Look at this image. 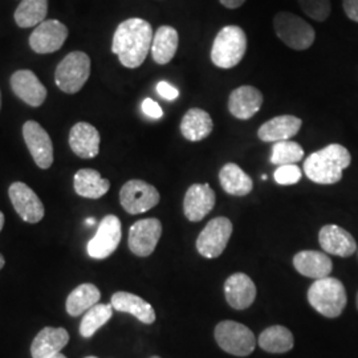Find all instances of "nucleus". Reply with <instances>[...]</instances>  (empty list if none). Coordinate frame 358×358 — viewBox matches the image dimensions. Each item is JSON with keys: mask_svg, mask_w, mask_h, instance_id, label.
<instances>
[{"mask_svg": "<svg viewBox=\"0 0 358 358\" xmlns=\"http://www.w3.org/2000/svg\"><path fill=\"white\" fill-rule=\"evenodd\" d=\"M153 28L150 23L140 17H133L117 27L112 52L118 56L120 63L136 69L143 64L149 52L152 51Z\"/></svg>", "mask_w": 358, "mask_h": 358, "instance_id": "obj_1", "label": "nucleus"}, {"mask_svg": "<svg viewBox=\"0 0 358 358\" xmlns=\"http://www.w3.org/2000/svg\"><path fill=\"white\" fill-rule=\"evenodd\" d=\"M352 162V155L345 146L332 143L310 154L304 161V173L319 185H334L343 179V173Z\"/></svg>", "mask_w": 358, "mask_h": 358, "instance_id": "obj_2", "label": "nucleus"}, {"mask_svg": "<svg viewBox=\"0 0 358 358\" xmlns=\"http://www.w3.org/2000/svg\"><path fill=\"white\" fill-rule=\"evenodd\" d=\"M308 301L322 316L336 319L344 312L348 303L345 287L334 278L319 279L309 287Z\"/></svg>", "mask_w": 358, "mask_h": 358, "instance_id": "obj_3", "label": "nucleus"}, {"mask_svg": "<svg viewBox=\"0 0 358 358\" xmlns=\"http://www.w3.org/2000/svg\"><path fill=\"white\" fill-rule=\"evenodd\" d=\"M247 51V36L241 27L222 28L211 48V62L217 68L230 69L242 62Z\"/></svg>", "mask_w": 358, "mask_h": 358, "instance_id": "obj_4", "label": "nucleus"}, {"mask_svg": "<svg viewBox=\"0 0 358 358\" xmlns=\"http://www.w3.org/2000/svg\"><path fill=\"white\" fill-rule=\"evenodd\" d=\"M276 36L294 51H306L315 43V29L304 19L292 13H279L273 17Z\"/></svg>", "mask_w": 358, "mask_h": 358, "instance_id": "obj_5", "label": "nucleus"}, {"mask_svg": "<svg viewBox=\"0 0 358 358\" xmlns=\"http://www.w3.org/2000/svg\"><path fill=\"white\" fill-rule=\"evenodd\" d=\"M90 57L85 52L68 53L55 71L57 88L68 94L80 92L90 78Z\"/></svg>", "mask_w": 358, "mask_h": 358, "instance_id": "obj_6", "label": "nucleus"}, {"mask_svg": "<svg viewBox=\"0 0 358 358\" xmlns=\"http://www.w3.org/2000/svg\"><path fill=\"white\" fill-rule=\"evenodd\" d=\"M214 334L220 349L232 356L247 357L255 350V334L241 322L222 321L217 324Z\"/></svg>", "mask_w": 358, "mask_h": 358, "instance_id": "obj_7", "label": "nucleus"}, {"mask_svg": "<svg viewBox=\"0 0 358 358\" xmlns=\"http://www.w3.org/2000/svg\"><path fill=\"white\" fill-rule=\"evenodd\" d=\"M159 192L153 185L141 180H128L120 190V202L130 215H137L152 210L159 203Z\"/></svg>", "mask_w": 358, "mask_h": 358, "instance_id": "obj_8", "label": "nucleus"}, {"mask_svg": "<svg viewBox=\"0 0 358 358\" xmlns=\"http://www.w3.org/2000/svg\"><path fill=\"white\" fill-rule=\"evenodd\" d=\"M232 230L234 227L229 217H214L206 224L196 239L198 252L207 259L222 255L229 244Z\"/></svg>", "mask_w": 358, "mask_h": 358, "instance_id": "obj_9", "label": "nucleus"}, {"mask_svg": "<svg viewBox=\"0 0 358 358\" xmlns=\"http://www.w3.org/2000/svg\"><path fill=\"white\" fill-rule=\"evenodd\" d=\"M162 235V224L155 217L136 222L129 230L128 244L130 251L140 257L150 256Z\"/></svg>", "mask_w": 358, "mask_h": 358, "instance_id": "obj_10", "label": "nucleus"}, {"mask_svg": "<svg viewBox=\"0 0 358 358\" xmlns=\"http://www.w3.org/2000/svg\"><path fill=\"white\" fill-rule=\"evenodd\" d=\"M121 236V220L115 215H106L101 220L94 238L88 243L87 251L93 259H106L117 250Z\"/></svg>", "mask_w": 358, "mask_h": 358, "instance_id": "obj_11", "label": "nucleus"}, {"mask_svg": "<svg viewBox=\"0 0 358 358\" xmlns=\"http://www.w3.org/2000/svg\"><path fill=\"white\" fill-rule=\"evenodd\" d=\"M69 31L60 20L51 19L38 24L29 36V47L38 55L53 53L64 45Z\"/></svg>", "mask_w": 358, "mask_h": 358, "instance_id": "obj_12", "label": "nucleus"}, {"mask_svg": "<svg viewBox=\"0 0 358 358\" xmlns=\"http://www.w3.org/2000/svg\"><path fill=\"white\" fill-rule=\"evenodd\" d=\"M23 137L35 164L43 170L50 169L53 164V143L45 129L36 121H27Z\"/></svg>", "mask_w": 358, "mask_h": 358, "instance_id": "obj_13", "label": "nucleus"}, {"mask_svg": "<svg viewBox=\"0 0 358 358\" xmlns=\"http://www.w3.org/2000/svg\"><path fill=\"white\" fill-rule=\"evenodd\" d=\"M8 195L17 215L27 223L35 224L44 217V205L38 194L23 182H13Z\"/></svg>", "mask_w": 358, "mask_h": 358, "instance_id": "obj_14", "label": "nucleus"}, {"mask_svg": "<svg viewBox=\"0 0 358 358\" xmlns=\"http://www.w3.org/2000/svg\"><path fill=\"white\" fill-rule=\"evenodd\" d=\"M215 192L208 183H194L183 199L185 217L190 222H201L215 206Z\"/></svg>", "mask_w": 358, "mask_h": 358, "instance_id": "obj_15", "label": "nucleus"}, {"mask_svg": "<svg viewBox=\"0 0 358 358\" xmlns=\"http://www.w3.org/2000/svg\"><path fill=\"white\" fill-rule=\"evenodd\" d=\"M11 88L16 97H19L23 103L38 108L43 105L47 99V88L41 84L38 77L29 69L16 71L11 76Z\"/></svg>", "mask_w": 358, "mask_h": 358, "instance_id": "obj_16", "label": "nucleus"}, {"mask_svg": "<svg viewBox=\"0 0 358 358\" xmlns=\"http://www.w3.org/2000/svg\"><path fill=\"white\" fill-rule=\"evenodd\" d=\"M321 248L331 255L349 257L357 251L356 239L337 224H327L319 232Z\"/></svg>", "mask_w": 358, "mask_h": 358, "instance_id": "obj_17", "label": "nucleus"}, {"mask_svg": "<svg viewBox=\"0 0 358 358\" xmlns=\"http://www.w3.org/2000/svg\"><path fill=\"white\" fill-rule=\"evenodd\" d=\"M256 285L245 273H234L224 282V296L229 306L236 310L251 307L256 299Z\"/></svg>", "mask_w": 358, "mask_h": 358, "instance_id": "obj_18", "label": "nucleus"}, {"mask_svg": "<svg viewBox=\"0 0 358 358\" xmlns=\"http://www.w3.org/2000/svg\"><path fill=\"white\" fill-rule=\"evenodd\" d=\"M100 133L88 122H77L69 131V146L77 157L90 159L100 153Z\"/></svg>", "mask_w": 358, "mask_h": 358, "instance_id": "obj_19", "label": "nucleus"}, {"mask_svg": "<svg viewBox=\"0 0 358 358\" xmlns=\"http://www.w3.org/2000/svg\"><path fill=\"white\" fill-rule=\"evenodd\" d=\"M263 100L260 90L251 85H243L231 92L229 110L235 118L250 120L260 110Z\"/></svg>", "mask_w": 358, "mask_h": 358, "instance_id": "obj_20", "label": "nucleus"}, {"mask_svg": "<svg viewBox=\"0 0 358 358\" xmlns=\"http://www.w3.org/2000/svg\"><path fill=\"white\" fill-rule=\"evenodd\" d=\"M69 343V333L64 328L45 327L36 334L31 345L32 358H53Z\"/></svg>", "mask_w": 358, "mask_h": 358, "instance_id": "obj_21", "label": "nucleus"}, {"mask_svg": "<svg viewBox=\"0 0 358 358\" xmlns=\"http://www.w3.org/2000/svg\"><path fill=\"white\" fill-rule=\"evenodd\" d=\"M303 125V121L296 115H278L263 124L257 130V137L263 142L289 141Z\"/></svg>", "mask_w": 358, "mask_h": 358, "instance_id": "obj_22", "label": "nucleus"}, {"mask_svg": "<svg viewBox=\"0 0 358 358\" xmlns=\"http://www.w3.org/2000/svg\"><path fill=\"white\" fill-rule=\"evenodd\" d=\"M294 267L303 276L319 280L332 273L333 263L327 254L307 250L294 255Z\"/></svg>", "mask_w": 358, "mask_h": 358, "instance_id": "obj_23", "label": "nucleus"}, {"mask_svg": "<svg viewBox=\"0 0 358 358\" xmlns=\"http://www.w3.org/2000/svg\"><path fill=\"white\" fill-rule=\"evenodd\" d=\"M112 307L118 312H125L133 315L137 320L143 324H153L155 321V312L153 307L137 294L129 292H115L112 296Z\"/></svg>", "mask_w": 358, "mask_h": 358, "instance_id": "obj_24", "label": "nucleus"}, {"mask_svg": "<svg viewBox=\"0 0 358 358\" xmlns=\"http://www.w3.org/2000/svg\"><path fill=\"white\" fill-rule=\"evenodd\" d=\"M214 129L210 115L199 108H192L186 112L180 122L182 136L192 142L202 141L207 138Z\"/></svg>", "mask_w": 358, "mask_h": 358, "instance_id": "obj_25", "label": "nucleus"}, {"mask_svg": "<svg viewBox=\"0 0 358 358\" xmlns=\"http://www.w3.org/2000/svg\"><path fill=\"white\" fill-rule=\"evenodd\" d=\"M75 192L88 199H99L103 196L110 189V182L103 178L97 170L81 169L75 174L73 178Z\"/></svg>", "mask_w": 358, "mask_h": 358, "instance_id": "obj_26", "label": "nucleus"}, {"mask_svg": "<svg viewBox=\"0 0 358 358\" xmlns=\"http://www.w3.org/2000/svg\"><path fill=\"white\" fill-rule=\"evenodd\" d=\"M179 36L176 28L159 27L153 36L152 56L157 64L165 65L173 60L178 50Z\"/></svg>", "mask_w": 358, "mask_h": 358, "instance_id": "obj_27", "label": "nucleus"}, {"mask_svg": "<svg viewBox=\"0 0 358 358\" xmlns=\"http://www.w3.org/2000/svg\"><path fill=\"white\" fill-rule=\"evenodd\" d=\"M220 186L224 192L235 196H244L252 192L254 182L236 164H226L219 171Z\"/></svg>", "mask_w": 358, "mask_h": 358, "instance_id": "obj_28", "label": "nucleus"}, {"mask_svg": "<svg viewBox=\"0 0 358 358\" xmlns=\"http://www.w3.org/2000/svg\"><path fill=\"white\" fill-rule=\"evenodd\" d=\"M101 299L100 289L90 282H85L75 288L66 299L65 309L69 316L77 317L88 312L90 308L99 304Z\"/></svg>", "mask_w": 358, "mask_h": 358, "instance_id": "obj_29", "label": "nucleus"}, {"mask_svg": "<svg viewBox=\"0 0 358 358\" xmlns=\"http://www.w3.org/2000/svg\"><path fill=\"white\" fill-rule=\"evenodd\" d=\"M257 344L268 353H287L294 348V334L285 327L273 325L260 333Z\"/></svg>", "mask_w": 358, "mask_h": 358, "instance_id": "obj_30", "label": "nucleus"}, {"mask_svg": "<svg viewBox=\"0 0 358 358\" xmlns=\"http://www.w3.org/2000/svg\"><path fill=\"white\" fill-rule=\"evenodd\" d=\"M48 13V0H22L15 11V22L20 28L41 24Z\"/></svg>", "mask_w": 358, "mask_h": 358, "instance_id": "obj_31", "label": "nucleus"}, {"mask_svg": "<svg viewBox=\"0 0 358 358\" xmlns=\"http://www.w3.org/2000/svg\"><path fill=\"white\" fill-rule=\"evenodd\" d=\"M112 304H96L85 312L81 324H80V334L84 338H90L94 333L103 327L113 316Z\"/></svg>", "mask_w": 358, "mask_h": 358, "instance_id": "obj_32", "label": "nucleus"}, {"mask_svg": "<svg viewBox=\"0 0 358 358\" xmlns=\"http://www.w3.org/2000/svg\"><path fill=\"white\" fill-rule=\"evenodd\" d=\"M303 158H304V149L297 142H275V145L272 146L271 164H273L276 166L296 165Z\"/></svg>", "mask_w": 358, "mask_h": 358, "instance_id": "obj_33", "label": "nucleus"}, {"mask_svg": "<svg viewBox=\"0 0 358 358\" xmlns=\"http://www.w3.org/2000/svg\"><path fill=\"white\" fill-rule=\"evenodd\" d=\"M303 13L316 22H325L332 13L331 0H297Z\"/></svg>", "mask_w": 358, "mask_h": 358, "instance_id": "obj_34", "label": "nucleus"}, {"mask_svg": "<svg viewBox=\"0 0 358 358\" xmlns=\"http://www.w3.org/2000/svg\"><path fill=\"white\" fill-rule=\"evenodd\" d=\"M301 176H303V171L297 165H284V166H278L273 174V178L278 185L289 186V185H296L301 179Z\"/></svg>", "mask_w": 358, "mask_h": 358, "instance_id": "obj_35", "label": "nucleus"}, {"mask_svg": "<svg viewBox=\"0 0 358 358\" xmlns=\"http://www.w3.org/2000/svg\"><path fill=\"white\" fill-rule=\"evenodd\" d=\"M157 92H158V94H159L162 99H165L167 101H173V100L178 99V90H177L176 87L170 85V84L166 83V81H161V83H158V85H157Z\"/></svg>", "mask_w": 358, "mask_h": 358, "instance_id": "obj_36", "label": "nucleus"}, {"mask_svg": "<svg viewBox=\"0 0 358 358\" xmlns=\"http://www.w3.org/2000/svg\"><path fill=\"white\" fill-rule=\"evenodd\" d=\"M142 112L152 118H161L164 115V110L162 108L155 103L152 99H145L142 101Z\"/></svg>", "mask_w": 358, "mask_h": 358, "instance_id": "obj_37", "label": "nucleus"}, {"mask_svg": "<svg viewBox=\"0 0 358 358\" xmlns=\"http://www.w3.org/2000/svg\"><path fill=\"white\" fill-rule=\"evenodd\" d=\"M343 7L346 16L352 22L358 23V0H343Z\"/></svg>", "mask_w": 358, "mask_h": 358, "instance_id": "obj_38", "label": "nucleus"}, {"mask_svg": "<svg viewBox=\"0 0 358 358\" xmlns=\"http://www.w3.org/2000/svg\"><path fill=\"white\" fill-rule=\"evenodd\" d=\"M222 6H224L226 8H230V10H235V8H239L241 6H243L245 0H219Z\"/></svg>", "mask_w": 358, "mask_h": 358, "instance_id": "obj_39", "label": "nucleus"}, {"mask_svg": "<svg viewBox=\"0 0 358 358\" xmlns=\"http://www.w3.org/2000/svg\"><path fill=\"white\" fill-rule=\"evenodd\" d=\"M85 223H87L88 226H93V224H96V219H94V217H88V219L85 220Z\"/></svg>", "mask_w": 358, "mask_h": 358, "instance_id": "obj_40", "label": "nucleus"}, {"mask_svg": "<svg viewBox=\"0 0 358 358\" xmlns=\"http://www.w3.org/2000/svg\"><path fill=\"white\" fill-rule=\"evenodd\" d=\"M4 214L0 211V231L3 230V226H4Z\"/></svg>", "mask_w": 358, "mask_h": 358, "instance_id": "obj_41", "label": "nucleus"}, {"mask_svg": "<svg viewBox=\"0 0 358 358\" xmlns=\"http://www.w3.org/2000/svg\"><path fill=\"white\" fill-rule=\"evenodd\" d=\"M4 264H6V260H4V257H3V255L0 254V269L4 267Z\"/></svg>", "mask_w": 358, "mask_h": 358, "instance_id": "obj_42", "label": "nucleus"}, {"mask_svg": "<svg viewBox=\"0 0 358 358\" xmlns=\"http://www.w3.org/2000/svg\"><path fill=\"white\" fill-rule=\"evenodd\" d=\"M53 358H66L65 357L64 355H63V353H59V355H56V356H55V357Z\"/></svg>", "mask_w": 358, "mask_h": 358, "instance_id": "obj_43", "label": "nucleus"}, {"mask_svg": "<svg viewBox=\"0 0 358 358\" xmlns=\"http://www.w3.org/2000/svg\"><path fill=\"white\" fill-rule=\"evenodd\" d=\"M0 109H1V94H0Z\"/></svg>", "mask_w": 358, "mask_h": 358, "instance_id": "obj_44", "label": "nucleus"}, {"mask_svg": "<svg viewBox=\"0 0 358 358\" xmlns=\"http://www.w3.org/2000/svg\"><path fill=\"white\" fill-rule=\"evenodd\" d=\"M356 304H357V309H358V294H357V299H356Z\"/></svg>", "mask_w": 358, "mask_h": 358, "instance_id": "obj_45", "label": "nucleus"}, {"mask_svg": "<svg viewBox=\"0 0 358 358\" xmlns=\"http://www.w3.org/2000/svg\"><path fill=\"white\" fill-rule=\"evenodd\" d=\"M85 358H97V357H94V356H90V357H85Z\"/></svg>", "mask_w": 358, "mask_h": 358, "instance_id": "obj_46", "label": "nucleus"}, {"mask_svg": "<svg viewBox=\"0 0 358 358\" xmlns=\"http://www.w3.org/2000/svg\"><path fill=\"white\" fill-rule=\"evenodd\" d=\"M150 358H161V357H158V356H153V357H150Z\"/></svg>", "mask_w": 358, "mask_h": 358, "instance_id": "obj_47", "label": "nucleus"}]
</instances>
